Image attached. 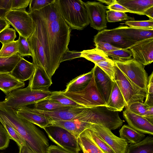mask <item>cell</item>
I'll return each mask as SVG.
<instances>
[{
	"mask_svg": "<svg viewBox=\"0 0 153 153\" xmlns=\"http://www.w3.org/2000/svg\"><path fill=\"white\" fill-rule=\"evenodd\" d=\"M115 81L125 100L126 108L134 102H143L146 96L134 87L115 64Z\"/></svg>",
	"mask_w": 153,
	"mask_h": 153,
	"instance_id": "30bf717a",
	"label": "cell"
},
{
	"mask_svg": "<svg viewBox=\"0 0 153 153\" xmlns=\"http://www.w3.org/2000/svg\"><path fill=\"white\" fill-rule=\"evenodd\" d=\"M126 153H153V137L148 136L140 142L128 145Z\"/></svg>",
	"mask_w": 153,
	"mask_h": 153,
	"instance_id": "484cf974",
	"label": "cell"
},
{
	"mask_svg": "<svg viewBox=\"0 0 153 153\" xmlns=\"http://www.w3.org/2000/svg\"><path fill=\"white\" fill-rule=\"evenodd\" d=\"M0 121L6 129L10 139L15 141L19 147L24 145L25 142L11 125L4 118L0 115Z\"/></svg>",
	"mask_w": 153,
	"mask_h": 153,
	"instance_id": "d590c367",
	"label": "cell"
},
{
	"mask_svg": "<svg viewBox=\"0 0 153 153\" xmlns=\"http://www.w3.org/2000/svg\"><path fill=\"white\" fill-rule=\"evenodd\" d=\"M17 40L2 44L0 50V57H8L18 53Z\"/></svg>",
	"mask_w": 153,
	"mask_h": 153,
	"instance_id": "74e56055",
	"label": "cell"
},
{
	"mask_svg": "<svg viewBox=\"0 0 153 153\" xmlns=\"http://www.w3.org/2000/svg\"><path fill=\"white\" fill-rule=\"evenodd\" d=\"M102 42L108 43L120 49H129L137 43L129 40L122 33L117 27L111 29H103L94 36V43Z\"/></svg>",
	"mask_w": 153,
	"mask_h": 153,
	"instance_id": "8fae6325",
	"label": "cell"
},
{
	"mask_svg": "<svg viewBox=\"0 0 153 153\" xmlns=\"http://www.w3.org/2000/svg\"><path fill=\"white\" fill-rule=\"evenodd\" d=\"M4 19L14 28L19 35L27 39L34 30L33 21L25 10H11L6 13Z\"/></svg>",
	"mask_w": 153,
	"mask_h": 153,
	"instance_id": "ba28073f",
	"label": "cell"
},
{
	"mask_svg": "<svg viewBox=\"0 0 153 153\" xmlns=\"http://www.w3.org/2000/svg\"><path fill=\"white\" fill-rule=\"evenodd\" d=\"M118 30L130 40L138 43L145 40L153 38V29H145L121 26Z\"/></svg>",
	"mask_w": 153,
	"mask_h": 153,
	"instance_id": "ac0fdd59",
	"label": "cell"
},
{
	"mask_svg": "<svg viewBox=\"0 0 153 153\" xmlns=\"http://www.w3.org/2000/svg\"><path fill=\"white\" fill-rule=\"evenodd\" d=\"M97 88L107 103L109 100L113 82L98 66L92 68Z\"/></svg>",
	"mask_w": 153,
	"mask_h": 153,
	"instance_id": "e0dca14e",
	"label": "cell"
},
{
	"mask_svg": "<svg viewBox=\"0 0 153 153\" xmlns=\"http://www.w3.org/2000/svg\"><path fill=\"white\" fill-rule=\"evenodd\" d=\"M10 25L3 18H0V32L4 29L10 28Z\"/></svg>",
	"mask_w": 153,
	"mask_h": 153,
	"instance_id": "11a10c76",
	"label": "cell"
},
{
	"mask_svg": "<svg viewBox=\"0 0 153 153\" xmlns=\"http://www.w3.org/2000/svg\"><path fill=\"white\" fill-rule=\"evenodd\" d=\"M123 115L128 125L143 134L153 135V124L145 117L136 114L126 108Z\"/></svg>",
	"mask_w": 153,
	"mask_h": 153,
	"instance_id": "5bb4252c",
	"label": "cell"
},
{
	"mask_svg": "<svg viewBox=\"0 0 153 153\" xmlns=\"http://www.w3.org/2000/svg\"></svg>",
	"mask_w": 153,
	"mask_h": 153,
	"instance_id": "91938a15",
	"label": "cell"
},
{
	"mask_svg": "<svg viewBox=\"0 0 153 153\" xmlns=\"http://www.w3.org/2000/svg\"><path fill=\"white\" fill-rule=\"evenodd\" d=\"M80 52L81 57L84 58L94 64L109 58L105 52L96 48L84 50Z\"/></svg>",
	"mask_w": 153,
	"mask_h": 153,
	"instance_id": "f546056e",
	"label": "cell"
},
{
	"mask_svg": "<svg viewBox=\"0 0 153 153\" xmlns=\"http://www.w3.org/2000/svg\"><path fill=\"white\" fill-rule=\"evenodd\" d=\"M93 69L88 73L80 75L71 80L67 85L64 91L74 92L81 91L89 84L92 77Z\"/></svg>",
	"mask_w": 153,
	"mask_h": 153,
	"instance_id": "cb8c5ba5",
	"label": "cell"
},
{
	"mask_svg": "<svg viewBox=\"0 0 153 153\" xmlns=\"http://www.w3.org/2000/svg\"><path fill=\"white\" fill-rule=\"evenodd\" d=\"M28 13L35 25L27 39L32 53V63L41 66L51 78L69 50L71 30L63 19L56 0Z\"/></svg>",
	"mask_w": 153,
	"mask_h": 153,
	"instance_id": "6da1fadb",
	"label": "cell"
},
{
	"mask_svg": "<svg viewBox=\"0 0 153 153\" xmlns=\"http://www.w3.org/2000/svg\"><path fill=\"white\" fill-rule=\"evenodd\" d=\"M149 106H153V72L148 77L147 92L144 102Z\"/></svg>",
	"mask_w": 153,
	"mask_h": 153,
	"instance_id": "f6af8a7d",
	"label": "cell"
},
{
	"mask_svg": "<svg viewBox=\"0 0 153 153\" xmlns=\"http://www.w3.org/2000/svg\"><path fill=\"white\" fill-rule=\"evenodd\" d=\"M149 106L144 102H136L131 104L126 108L134 113L146 118Z\"/></svg>",
	"mask_w": 153,
	"mask_h": 153,
	"instance_id": "ab89813d",
	"label": "cell"
},
{
	"mask_svg": "<svg viewBox=\"0 0 153 153\" xmlns=\"http://www.w3.org/2000/svg\"><path fill=\"white\" fill-rule=\"evenodd\" d=\"M126 106V103L115 81L113 82L111 91L106 107L113 111H121Z\"/></svg>",
	"mask_w": 153,
	"mask_h": 153,
	"instance_id": "7402d4cb",
	"label": "cell"
},
{
	"mask_svg": "<svg viewBox=\"0 0 153 153\" xmlns=\"http://www.w3.org/2000/svg\"><path fill=\"white\" fill-rule=\"evenodd\" d=\"M12 0H0V6L7 12L11 10Z\"/></svg>",
	"mask_w": 153,
	"mask_h": 153,
	"instance_id": "816d5d0a",
	"label": "cell"
},
{
	"mask_svg": "<svg viewBox=\"0 0 153 153\" xmlns=\"http://www.w3.org/2000/svg\"><path fill=\"white\" fill-rule=\"evenodd\" d=\"M78 140L83 153H104L83 132L80 135Z\"/></svg>",
	"mask_w": 153,
	"mask_h": 153,
	"instance_id": "f1b7e54d",
	"label": "cell"
},
{
	"mask_svg": "<svg viewBox=\"0 0 153 153\" xmlns=\"http://www.w3.org/2000/svg\"><path fill=\"white\" fill-rule=\"evenodd\" d=\"M63 93L66 96L85 108L106 105V103L97 86L93 73L89 83L82 90L74 92L63 91Z\"/></svg>",
	"mask_w": 153,
	"mask_h": 153,
	"instance_id": "8992f818",
	"label": "cell"
},
{
	"mask_svg": "<svg viewBox=\"0 0 153 153\" xmlns=\"http://www.w3.org/2000/svg\"><path fill=\"white\" fill-rule=\"evenodd\" d=\"M18 41V53L21 56H31L32 53L27 39L19 35Z\"/></svg>",
	"mask_w": 153,
	"mask_h": 153,
	"instance_id": "f35d334b",
	"label": "cell"
},
{
	"mask_svg": "<svg viewBox=\"0 0 153 153\" xmlns=\"http://www.w3.org/2000/svg\"><path fill=\"white\" fill-rule=\"evenodd\" d=\"M43 129L49 138L57 146L70 153H79L81 149L78 139L69 131L61 127L50 125Z\"/></svg>",
	"mask_w": 153,
	"mask_h": 153,
	"instance_id": "52a82bcc",
	"label": "cell"
},
{
	"mask_svg": "<svg viewBox=\"0 0 153 153\" xmlns=\"http://www.w3.org/2000/svg\"><path fill=\"white\" fill-rule=\"evenodd\" d=\"M94 43L96 48L101 50L105 53L120 49L105 42H95Z\"/></svg>",
	"mask_w": 153,
	"mask_h": 153,
	"instance_id": "7dc6e473",
	"label": "cell"
},
{
	"mask_svg": "<svg viewBox=\"0 0 153 153\" xmlns=\"http://www.w3.org/2000/svg\"><path fill=\"white\" fill-rule=\"evenodd\" d=\"M107 9L109 10L123 13H131V12L125 7L118 3L117 2L108 6H107Z\"/></svg>",
	"mask_w": 153,
	"mask_h": 153,
	"instance_id": "c3c4849f",
	"label": "cell"
},
{
	"mask_svg": "<svg viewBox=\"0 0 153 153\" xmlns=\"http://www.w3.org/2000/svg\"><path fill=\"white\" fill-rule=\"evenodd\" d=\"M133 59L145 66L153 62V38L137 43L129 49Z\"/></svg>",
	"mask_w": 153,
	"mask_h": 153,
	"instance_id": "4fadbf2b",
	"label": "cell"
},
{
	"mask_svg": "<svg viewBox=\"0 0 153 153\" xmlns=\"http://www.w3.org/2000/svg\"><path fill=\"white\" fill-rule=\"evenodd\" d=\"M114 61L134 87L146 97L148 76L145 66L133 58L123 62Z\"/></svg>",
	"mask_w": 153,
	"mask_h": 153,
	"instance_id": "5b68a950",
	"label": "cell"
},
{
	"mask_svg": "<svg viewBox=\"0 0 153 153\" xmlns=\"http://www.w3.org/2000/svg\"><path fill=\"white\" fill-rule=\"evenodd\" d=\"M105 53L109 57H111L114 61L123 62L132 59V53L128 49H120L108 51Z\"/></svg>",
	"mask_w": 153,
	"mask_h": 153,
	"instance_id": "836d02e7",
	"label": "cell"
},
{
	"mask_svg": "<svg viewBox=\"0 0 153 153\" xmlns=\"http://www.w3.org/2000/svg\"><path fill=\"white\" fill-rule=\"evenodd\" d=\"M130 27L153 29V19L145 21H127L124 23Z\"/></svg>",
	"mask_w": 153,
	"mask_h": 153,
	"instance_id": "b9f144b4",
	"label": "cell"
},
{
	"mask_svg": "<svg viewBox=\"0 0 153 153\" xmlns=\"http://www.w3.org/2000/svg\"><path fill=\"white\" fill-rule=\"evenodd\" d=\"M30 0H12L11 10H25Z\"/></svg>",
	"mask_w": 153,
	"mask_h": 153,
	"instance_id": "bcb514c9",
	"label": "cell"
},
{
	"mask_svg": "<svg viewBox=\"0 0 153 153\" xmlns=\"http://www.w3.org/2000/svg\"><path fill=\"white\" fill-rule=\"evenodd\" d=\"M16 113L19 117L42 128L51 123L46 117L36 112L33 108L27 106L20 108L16 111Z\"/></svg>",
	"mask_w": 153,
	"mask_h": 153,
	"instance_id": "d6986e66",
	"label": "cell"
},
{
	"mask_svg": "<svg viewBox=\"0 0 153 153\" xmlns=\"http://www.w3.org/2000/svg\"><path fill=\"white\" fill-rule=\"evenodd\" d=\"M120 137L130 144L137 143L145 137V135L135 130L129 125H124L119 130Z\"/></svg>",
	"mask_w": 153,
	"mask_h": 153,
	"instance_id": "4316f807",
	"label": "cell"
},
{
	"mask_svg": "<svg viewBox=\"0 0 153 153\" xmlns=\"http://www.w3.org/2000/svg\"><path fill=\"white\" fill-rule=\"evenodd\" d=\"M117 1L131 13L141 15H144L147 9L153 6V0H118Z\"/></svg>",
	"mask_w": 153,
	"mask_h": 153,
	"instance_id": "603a6c76",
	"label": "cell"
},
{
	"mask_svg": "<svg viewBox=\"0 0 153 153\" xmlns=\"http://www.w3.org/2000/svg\"><path fill=\"white\" fill-rule=\"evenodd\" d=\"M88 128L102 139L115 153H126L128 143L125 140L114 134L107 128L102 125L91 123Z\"/></svg>",
	"mask_w": 153,
	"mask_h": 153,
	"instance_id": "9c48e42d",
	"label": "cell"
},
{
	"mask_svg": "<svg viewBox=\"0 0 153 153\" xmlns=\"http://www.w3.org/2000/svg\"><path fill=\"white\" fill-rule=\"evenodd\" d=\"M34 65L35 71L33 75L29 79L28 86L33 90L50 91L49 88L52 84L51 78L49 76L41 66L38 64Z\"/></svg>",
	"mask_w": 153,
	"mask_h": 153,
	"instance_id": "2e32d148",
	"label": "cell"
},
{
	"mask_svg": "<svg viewBox=\"0 0 153 153\" xmlns=\"http://www.w3.org/2000/svg\"><path fill=\"white\" fill-rule=\"evenodd\" d=\"M7 12L6 11L0 6V18H4L5 15Z\"/></svg>",
	"mask_w": 153,
	"mask_h": 153,
	"instance_id": "680465c9",
	"label": "cell"
},
{
	"mask_svg": "<svg viewBox=\"0 0 153 153\" xmlns=\"http://www.w3.org/2000/svg\"><path fill=\"white\" fill-rule=\"evenodd\" d=\"M59 91H43L33 90L28 86L14 90L6 95L0 103L17 111L20 108L34 104L57 94Z\"/></svg>",
	"mask_w": 153,
	"mask_h": 153,
	"instance_id": "277c9868",
	"label": "cell"
},
{
	"mask_svg": "<svg viewBox=\"0 0 153 153\" xmlns=\"http://www.w3.org/2000/svg\"><path fill=\"white\" fill-rule=\"evenodd\" d=\"M61 15L72 30H82L89 24L85 2L81 0H56Z\"/></svg>",
	"mask_w": 153,
	"mask_h": 153,
	"instance_id": "3957f363",
	"label": "cell"
},
{
	"mask_svg": "<svg viewBox=\"0 0 153 153\" xmlns=\"http://www.w3.org/2000/svg\"><path fill=\"white\" fill-rule=\"evenodd\" d=\"M85 108L72 107L50 111L33 109L36 112L46 117L51 123L54 121L74 120Z\"/></svg>",
	"mask_w": 153,
	"mask_h": 153,
	"instance_id": "9a60e30c",
	"label": "cell"
},
{
	"mask_svg": "<svg viewBox=\"0 0 153 153\" xmlns=\"http://www.w3.org/2000/svg\"><path fill=\"white\" fill-rule=\"evenodd\" d=\"M16 37V30L12 28H7L0 32V42L2 44L14 41Z\"/></svg>",
	"mask_w": 153,
	"mask_h": 153,
	"instance_id": "60d3db41",
	"label": "cell"
},
{
	"mask_svg": "<svg viewBox=\"0 0 153 153\" xmlns=\"http://www.w3.org/2000/svg\"><path fill=\"white\" fill-rule=\"evenodd\" d=\"M80 55V52L70 51L68 50L63 57L61 62L65 60L81 57Z\"/></svg>",
	"mask_w": 153,
	"mask_h": 153,
	"instance_id": "681fc988",
	"label": "cell"
},
{
	"mask_svg": "<svg viewBox=\"0 0 153 153\" xmlns=\"http://www.w3.org/2000/svg\"><path fill=\"white\" fill-rule=\"evenodd\" d=\"M25 86L24 82L18 80L10 73L0 74V89L6 95L13 90Z\"/></svg>",
	"mask_w": 153,
	"mask_h": 153,
	"instance_id": "d4e9b609",
	"label": "cell"
},
{
	"mask_svg": "<svg viewBox=\"0 0 153 153\" xmlns=\"http://www.w3.org/2000/svg\"><path fill=\"white\" fill-rule=\"evenodd\" d=\"M35 69L33 64L22 57L10 74L18 80L24 82L31 78Z\"/></svg>",
	"mask_w": 153,
	"mask_h": 153,
	"instance_id": "ffe728a7",
	"label": "cell"
},
{
	"mask_svg": "<svg viewBox=\"0 0 153 153\" xmlns=\"http://www.w3.org/2000/svg\"><path fill=\"white\" fill-rule=\"evenodd\" d=\"M72 107H74L64 105L46 98L34 104L33 108L40 111H50Z\"/></svg>",
	"mask_w": 153,
	"mask_h": 153,
	"instance_id": "4dcf8cb0",
	"label": "cell"
},
{
	"mask_svg": "<svg viewBox=\"0 0 153 153\" xmlns=\"http://www.w3.org/2000/svg\"><path fill=\"white\" fill-rule=\"evenodd\" d=\"M145 118L153 124V106H149Z\"/></svg>",
	"mask_w": 153,
	"mask_h": 153,
	"instance_id": "f5cc1de1",
	"label": "cell"
},
{
	"mask_svg": "<svg viewBox=\"0 0 153 153\" xmlns=\"http://www.w3.org/2000/svg\"><path fill=\"white\" fill-rule=\"evenodd\" d=\"M19 153H35L26 144L19 147Z\"/></svg>",
	"mask_w": 153,
	"mask_h": 153,
	"instance_id": "db71d44e",
	"label": "cell"
},
{
	"mask_svg": "<svg viewBox=\"0 0 153 153\" xmlns=\"http://www.w3.org/2000/svg\"><path fill=\"white\" fill-rule=\"evenodd\" d=\"M10 140L7 131L0 121V150L5 149L8 147Z\"/></svg>",
	"mask_w": 153,
	"mask_h": 153,
	"instance_id": "ee69618b",
	"label": "cell"
},
{
	"mask_svg": "<svg viewBox=\"0 0 153 153\" xmlns=\"http://www.w3.org/2000/svg\"><path fill=\"white\" fill-rule=\"evenodd\" d=\"M55 0H30L28 12L39 10L53 3Z\"/></svg>",
	"mask_w": 153,
	"mask_h": 153,
	"instance_id": "7bdbcfd3",
	"label": "cell"
},
{
	"mask_svg": "<svg viewBox=\"0 0 153 153\" xmlns=\"http://www.w3.org/2000/svg\"><path fill=\"white\" fill-rule=\"evenodd\" d=\"M144 15H146L150 19H153V6L147 9L144 13Z\"/></svg>",
	"mask_w": 153,
	"mask_h": 153,
	"instance_id": "9f6ffc18",
	"label": "cell"
},
{
	"mask_svg": "<svg viewBox=\"0 0 153 153\" xmlns=\"http://www.w3.org/2000/svg\"><path fill=\"white\" fill-rule=\"evenodd\" d=\"M91 123L77 120L52 122L49 125L57 126L67 130L78 139L80 135Z\"/></svg>",
	"mask_w": 153,
	"mask_h": 153,
	"instance_id": "44dd1931",
	"label": "cell"
},
{
	"mask_svg": "<svg viewBox=\"0 0 153 153\" xmlns=\"http://www.w3.org/2000/svg\"><path fill=\"white\" fill-rule=\"evenodd\" d=\"M107 22H116L123 20L134 21V18L128 16L125 13L108 10L106 11Z\"/></svg>",
	"mask_w": 153,
	"mask_h": 153,
	"instance_id": "8d00e7d4",
	"label": "cell"
},
{
	"mask_svg": "<svg viewBox=\"0 0 153 153\" xmlns=\"http://www.w3.org/2000/svg\"><path fill=\"white\" fill-rule=\"evenodd\" d=\"M18 53L8 57H0V74L10 73L21 59Z\"/></svg>",
	"mask_w": 153,
	"mask_h": 153,
	"instance_id": "83f0119b",
	"label": "cell"
},
{
	"mask_svg": "<svg viewBox=\"0 0 153 153\" xmlns=\"http://www.w3.org/2000/svg\"><path fill=\"white\" fill-rule=\"evenodd\" d=\"M47 153H70L58 146L51 145L48 147Z\"/></svg>",
	"mask_w": 153,
	"mask_h": 153,
	"instance_id": "f907efd6",
	"label": "cell"
},
{
	"mask_svg": "<svg viewBox=\"0 0 153 153\" xmlns=\"http://www.w3.org/2000/svg\"><path fill=\"white\" fill-rule=\"evenodd\" d=\"M90 26L101 31L107 27V6L100 2L88 1L85 2Z\"/></svg>",
	"mask_w": 153,
	"mask_h": 153,
	"instance_id": "7c38bea8",
	"label": "cell"
},
{
	"mask_svg": "<svg viewBox=\"0 0 153 153\" xmlns=\"http://www.w3.org/2000/svg\"><path fill=\"white\" fill-rule=\"evenodd\" d=\"M83 132L104 153H115L109 146L93 131L88 128Z\"/></svg>",
	"mask_w": 153,
	"mask_h": 153,
	"instance_id": "1f68e13d",
	"label": "cell"
},
{
	"mask_svg": "<svg viewBox=\"0 0 153 153\" xmlns=\"http://www.w3.org/2000/svg\"><path fill=\"white\" fill-rule=\"evenodd\" d=\"M101 3H104L108 6L111 5L117 2L116 0H97Z\"/></svg>",
	"mask_w": 153,
	"mask_h": 153,
	"instance_id": "6f0895ef",
	"label": "cell"
},
{
	"mask_svg": "<svg viewBox=\"0 0 153 153\" xmlns=\"http://www.w3.org/2000/svg\"><path fill=\"white\" fill-rule=\"evenodd\" d=\"M101 68L114 82L115 81V64L112 59L109 58L94 64Z\"/></svg>",
	"mask_w": 153,
	"mask_h": 153,
	"instance_id": "d6a6232c",
	"label": "cell"
},
{
	"mask_svg": "<svg viewBox=\"0 0 153 153\" xmlns=\"http://www.w3.org/2000/svg\"><path fill=\"white\" fill-rule=\"evenodd\" d=\"M47 98L52 101L65 106L84 107L66 96L63 94V91H59L57 94Z\"/></svg>",
	"mask_w": 153,
	"mask_h": 153,
	"instance_id": "e575fe53",
	"label": "cell"
},
{
	"mask_svg": "<svg viewBox=\"0 0 153 153\" xmlns=\"http://www.w3.org/2000/svg\"><path fill=\"white\" fill-rule=\"evenodd\" d=\"M0 115L11 125L35 153H47L48 140L44 132L34 124L19 117L16 111L0 103Z\"/></svg>",
	"mask_w": 153,
	"mask_h": 153,
	"instance_id": "7a4b0ae2",
	"label": "cell"
}]
</instances>
